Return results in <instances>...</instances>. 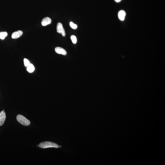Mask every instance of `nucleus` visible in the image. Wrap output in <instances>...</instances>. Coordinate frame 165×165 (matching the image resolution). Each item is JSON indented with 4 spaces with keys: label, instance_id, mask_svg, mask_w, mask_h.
<instances>
[{
    "label": "nucleus",
    "instance_id": "nucleus-1",
    "mask_svg": "<svg viewBox=\"0 0 165 165\" xmlns=\"http://www.w3.org/2000/svg\"><path fill=\"white\" fill-rule=\"evenodd\" d=\"M39 146L40 148H43V149L51 148V147L58 148L59 147L58 144H55V143L50 142H42V143L39 144Z\"/></svg>",
    "mask_w": 165,
    "mask_h": 165
},
{
    "label": "nucleus",
    "instance_id": "nucleus-2",
    "mask_svg": "<svg viewBox=\"0 0 165 165\" xmlns=\"http://www.w3.org/2000/svg\"><path fill=\"white\" fill-rule=\"evenodd\" d=\"M16 118L18 122L24 126H29L30 123V122L29 120L22 115H17Z\"/></svg>",
    "mask_w": 165,
    "mask_h": 165
},
{
    "label": "nucleus",
    "instance_id": "nucleus-3",
    "mask_svg": "<svg viewBox=\"0 0 165 165\" xmlns=\"http://www.w3.org/2000/svg\"><path fill=\"white\" fill-rule=\"evenodd\" d=\"M57 31L59 34H62L63 37L66 36V32L63 27V25L61 23H58L57 25Z\"/></svg>",
    "mask_w": 165,
    "mask_h": 165
},
{
    "label": "nucleus",
    "instance_id": "nucleus-4",
    "mask_svg": "<svg viewBox=\"0 0 165 165\" xmlns=\"http://www.w3.org/2000/svg\"><path fill=\"white\" fill-rule=\"evenodd\" d=\"M6 118L5 113L3 110L0 113V126H2L4 124Z\"/></svg>",
    "mask_w": 165,
    "mask_h": 165
},
{
    "label": "nucleus",
    "instance_id": "nucleus-5",
    "mask_svg": "<svg viewBox=\"0 0 165 165\" xmlns=\"http://www.w3.org/2000/svg\"><path fill=\"white\" fill-rule=\"evenodd\" d=\"M23 32L21 30H18L13 33L12 34L11 37L12 39H17L19 37H21L23 34Z\"/></svg>",
    "mask_w": 165,
    "mask_h": 165
},
{
    "label": "nucleus",
    "instance_id": "nucleus-6",
    "mask_svg": "<svg viewBox=\"0 0 165 165\" xmlns=\"http://www.w3.org/2000/svg\"><path fill=\"white\" fill-rule=\"evenodd\" d=\"M51 20L49 17H45L42 19L41 22V24L43 26H45L51 23Z\"/></svg>",
    "mask_w": 165,
    "mask_h": 165
},
{
    "label": "nucleus",
    "instance_id": "nucleus-7",
    "mask_svg": "<svg viewBox=\"0 0 165 165\" xmlns=\"http://www.w3.org/2000/svg\"><path fill=\"white\" fill-rule=\"evenodd\" d=\"M55 50L56 53L59 54L66 55L67 54L66 51L62 47H56Z\"/></svg>",
    "mask_w": 165,
    "mask_h": 165
},
{
    "label": "nucleus",
    "instance_id": "nucleus-8",
    "mask_svg": "<svg viewBox=\"0 0 165 165\" xmlns=\"http://www.w3.org/2000/svg\"><path fill=\"white\" fill-rule=\"evenodd\" d=\"M126 16V13L123 10H121L119 11L118 14V17L120 20L123 21L125 19Z\"/></svg>",
    "mask_w": 165,
    "mask_h": 165
},
{
    "label": "nucleus",
    "instance_id": "nucleus-9",
    "mask_svg": "<svg viewBox=\"0 0 165 165\" xmlns=\"http://www.w3.org/2000/svg\"><path fill=\"white\" fill-rule=\"evenodd\" d=\"M35 70V67L33 64H31L27 67V71L30 72V73H32L34 72Z\"/></svg>",
    "mask_w": 165,
    "mask_h": 165
},
{
    "label": "nucleus",
    "instance_id": "nucleus-10",
    "mask_svg": "<svg viewBox=\"0 0 165 165\" xmlns=\"http://www.w3.org/2000/svg\"><path fill=\"white\" fill-rule=\"evenodd\" d=\"M8 34L7 32H1L0 33V39L3 40L5 39L6 37L8 36Z\"/></svg>",
    "mask_w": 165,
    "mask_h": 165
},
{
    "label": "nucleus",
    "instance_id": "nucleus-11",
    "mask_svg": "<svg viewBox=\"0 0 165 165\" xmlns=\"http://www.w3.org/2000/svg\"><path fill=\"white\" fill-rule=\"evenodd\" d=\"M24 64L26 67H27L30 64L29 60L26 59H24Z\"/></svg>",
    "mask_w": 165,
    "mask_h": 165
},
{
    "label": "nucleus",
    "instance_id": "nucleus-12",
    "mask_svg": "<svg viewBox=\"0 0 165 165\" xmlns=\"http://www.w3.org/2000/svg\"><path fill=\"white\" fill-rule=\"evenodd\" d=\"M71 39L72 42L74 44H76L77 42V38L74 35H72L71 37Z\"/></svg>",
    "mask_w": 165,
    "mask_h": 165
},
{
    "label": "nucleus",
    "instance_id": "nucleus-13",
    "mask_svg": "<svg viewBox=\"0 0 165 165\" xmlns=\"http://www.w3.org/2000/svg\"><path fill=\"white\" fill-rule=\"evenodd\" d=\"M70 27H71L72 29H76L77 27V25L73 23L72 22H70Z\"/></svg>",
    "mask_w": 165,
    "mask_h": 165
},
{
    "label": "nucleus",
    "instance_id": "nucleus-14",
    "mask_svg": "<svg viewBox=\"0 0 165 165\" xmlns=\"http://www.w3.org/2000/svg\"><path fill=\"white\" fill-rule=\"evenodd\" d=\"M115 1L117 2H119L121 1V0H115Z\"/></svg>",
    "mask_w": 165,
    "mask_h": 165
}]
</instances>
